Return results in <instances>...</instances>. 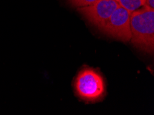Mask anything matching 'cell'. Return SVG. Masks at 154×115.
<instances>
[{
    "label": "cell",
    "mask_w": 154,
    "mask_h": 115,
    "mask_svg": "<svg viewBox=\"0 0 154 115\" xmlns=\"http://www.w3.org/2000/svg\"><path fill=\"white\" fill-rule=\"evenodd\" d=\"M130 16V11L119 5L100 31L118 40L130 41L131 37Z\"/></svg>",
    "instance_id": "3957f363"
},
{
    "label": "cell",
    "mask_w": 154,
    "mask_h": 115,
    "mask_svg": "<svg viewBox=\"0 0 154 115\" xmlns=\"http://www.w3.org/2000/svg\"><path fill=\"white\" fill-rule=\"evenodd\" d=\"M119 4L115 0H97L91 5L78 8L88 22L101 30Z\"/></svg>",
    "instance_id": "277c9868"
},
{
    "label": "cell",
    "mask_w": 154,
    "mask_h": 115,
    "mask_svg": "<svg viewBox=\"0 0 154 115\" xmlns=\"http://www.w3.org/2000/svg\"><path fill=\"white\" fill-rule=\"evenodd\" d=\"M67 1L71 6L80 8V7L91 5L97 0H67Z\"/></svg>",
    "instance_id": "8992f818"
},
{
    "label": "cell",
    "mask_w": 154,
    "mask_h": 115,
    "mask_svg": "<svg viewBox=\"0 0 154 115\" xmlns=\"http://www.w3.org/2000/svg\"><path fill=\"white\" fill-rule=\"evenodd\" d=\"M145 0H118V3L131 13L140 8L144 6Z\"/></svg>",
    "instance_id": "5b68a950"
},
{
    "label": "cell",
    "mask_w": 154,
    "mask_h": 115,
    "mask_svg": "<svg viewBox=\"0 0 154 115\" xmlns=\"http://www.w3.org/2000/svg\"><path fill=\"white\" fill-rule=\"evenodd\" d=\"M130 41L144 53L154 50V10L143 6L131 13Z\"/></svg>",
    "instance_id": "6da1fadb"
},
{
    "label": "cell",
    "mask_w": 154,
    "mask_h": 115,
    "mask_svg": "<svg viewBox=\"0 0 154 115\" xmlns=\"http://www.w3.org/2000/svg\"><path fill=\"white\" fill-rule=\"evenodd\" d=\"M78 95L83 100L94 102L103 97L105 84L101 75L92 69L82 70L75 81Z\"/></svg>",
    "instance_id": "7a4b0ae2"
},
{
    "label": "cell",
    "mask_w": 154,
    "mask_h": 115,
    "mask_svg": "<svg viewBox=\"0 0 154 115\" xmlns=\"http://www.w3.org/2000/svg\"><path fill=\"white\" fill-rule=\"evenodd\" d=\"M115 1H118V0H115Z\"/></svg>",
    "instance_id": "ba28073f"
},
{
    "label": "cell",
    "mask_w": 154,
    "mask_h": 115,
    "mask_svg": "<svg viewBox=\"0 0 154 115\" xmlns=\"http://www.w3.org/2000/svg\"><path fill=\"white\" fill-rule=\"evenodd\" d=\"M144 6L154 10V0H145L144 1Z\"/></svg>",
    "instance_id": "52a82bcc"
}]
</instances>
